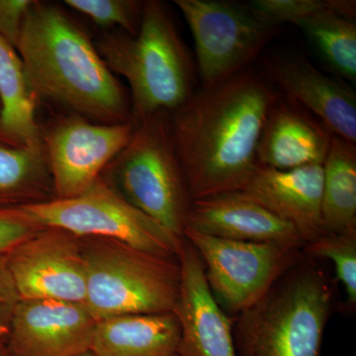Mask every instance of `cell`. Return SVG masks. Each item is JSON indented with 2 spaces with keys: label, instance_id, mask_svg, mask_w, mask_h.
I'll return each mask as SVG.
<instances>
[{
  "label": "cell",
  "instance_id": "obj_1",
  "mask_svg": "<svg viewBox=\"0 0 356 356\" xmlns=\"http://www.w3.org/2000/svg\"><path fill=\"white\" fill-rule=\"evenodd\" d=\"M280 99L273 86L245 69L201 86L170 113L173 142L192 200L242 191L261 166L257 145Z\"/></svg>",
  "mask_w": 356,
  "mask_h": 356
},
{
  "label": "cell",
  "instance_id": "obj_2",
  "mask_svg": "<svg viewBox=\"0 0 356 356\" xmlns=\"http://www.w3.org/2000/svg\"><path fill=\"white\" fill-rule=\"evenodd\" d=\"M16 51L37 102L53 103L95 123L131 122L127 89L62 6L35 0Z\"/></svg>",
  "mask_w": 356,
  "mask_h": 356
},
{
  "label": "cell",
  "instance_id": "obj_3",
  "mask_svg": "<svg viewBox=\"0 0 356 356\" xmlns=\"http://www.w3.org/2000/svg\"><path fill=\"white\" fill-rule=\"evenodd\" d=\"M102 60L129 84L131 122L159 113H172L195 91L194 65L168 7L145 1L135 36L115 30L95 42Z\"/></svg>",
  "mask_w": 356,
  "mask_h": 356
},
{
  "label": "cell",
  "instance_id": "obj_4",
  "mask_svg": "<svg viewBox=\"0 0 356 356\" xmlns=\"http://www.w3.org/2000/svg\"><path fill=\"white\" fill-rule=\"evenodd\" d=\"M334 302L329 276L302 254L259 301L236 316V356H322Z\"/></svg>",
  "mask_w": 356,
  "mask_h": 356
},
{
  "label": "cell",
  "instance_id": "obj_5",
  "mask_svg": "<svg viewBox=\"0 0 356 356\" xmlns=\"http://www.w3.org/2000/svg\"><path fill=\"white\" fill-rule=\"evenodd\" d=\"M81 243L84 306L97 322L119 316L175 313L181 277L177 259L111 238L86 236Z\"/></svg>",
  "mask_w": 356,
  "mask_h": 356
},
{
  "label": "cell",
  "instance_id": "obj_6",
  "mask_svg": "<svg viewBox=\"0 0 356 356\" xmlns=\"http://www.w3.org/2000/svg\"><path fill=\"white\" fill-rule=\"evenodd\" d=\"M100 177L177 240H184L192 199L173 142L170 112L138 123Z\"/></svg>",
  "mask_w": 356,
  "mask_h": 356
},
{
  "label": "cell",
  "instance_id": "obj_7",
  "mask_svg": "<svg viewBox=\"0 0 356 356\" xmlns=\"http://www.w3.org/2000/svg\"><path fill=\"white\" fill-rule=\"evenodd\" d=\"M38 228H57L79 236H97L127 243L159 257L177 259L184 240H177L102 177L76 197L16 207Z\"/></svg>",
  "mask_w": 356,
  "mask_h": 356
},
{
  "label": "cell",
  "instance_id": "obj_8",
  "mask_svg": "<svg viewBox=\"0 0 356 356\" xmlns=\"http://www.w3.org/2000/svg\"><path fill=\"white\" fill-rule=\"evenodd\" d=\"M195 44L203 86L226 81L254 60L280 32L257 17L248 4L220 0H175Z\"/></svg>",
  "mask_w": 356,
  "mask_h": 356
},
{
  "label": "cell",
  "instance_id": "obj_9",
  "mask_svg": "<svg viewBox=\"0 0 356 356\" xmlns=\"http://www.w3.org/2000/svg\"><path fill=\"white\" fill-rule=\"evenodd\" d=\"M184 238L200 257L219 305L236 316L259 301L302 255L299 248L226 240L189 228Z\"/></svg>",
  "mask_w": 356,
  "mask_h": 356
},
{
  "label": "cell",
  "instance_id": "obj_10",
  "mask_svg": "<svg viewBox=\"0 0 356 356\" xmlns=\"http://www.w3.org/2000/svg\"><path fill=\"white\" fill-rule=\"evenodd\" d=\"M135 125L95 123L79 115L57 117L41 125L42 147L55 199L88 191L132 138Z\"/></svg>",
  "mask_w": 356,
  "mask_h": 356
},
{
  "label": "cell",
  "instance_id": "obj_11",
  "mask_svg": "<svg viewBox=\"0 0 356 356\" xmlns=\"http://www.w3.org/2000/svg\"><path fill=\"white\" fill-rule=\"evenodd\" d=\"M6 262L20 299L84 304L86 266L79 236L40 229L10 250Z\"/></svg>",
  "mask_w": 356,
  "mask_h": 356
},
{
  "label": "cell",
  "instance_id": "obj_12",
  "mask_svg": "<svg viewBox=\"0 0 356 356\" xmlns=\"http://www.w3.org/2000/svg\"><path fill=\"white\" fill-rule=\"evenodd\" d=\"M84 304L20 299L6 346L13 356H76L91 350L97 327Z\"/></svg>",
  "mask_w": 356,
  "mask_h": 356
},
{
  "label": "cell",
  "instance_id": "obj_13",
  "mask_svg": "<svg viewBox=\"0 0 356 356\" xmlns=\"http://www.w3.org/2000/svg\"><path fill=\"white\" fill-rule=\"evenodd\" d=\"M177 259L181 277L175 314L180 356H236L234 320L215 299L200 257L184 238Z\"/></svg>",
  "mask_w": 356,
  "mask_h": 356
},
{
  "label": "cell",
  "instance_id": "obj_14",
  "mask_svg": "<svg viewBox=\"0 0 356 356\" xmlns=\"http://www.w3.org/2000/svg\"><path fill=\"white\" fill-rule=\"evenodd\" d=\"M267 79L292 104L304 107L337 137L356 143V96L346 84L325 76L306 58L270 55L264 60Z\"/></svg>",
  "mask_w": 356,
  "mask_h": 356
},
{
  "label": "cell",
  "instance_id": "obj_15",
  "mask_svg": "<svg viewBox=\"0 0 356 356\" xmlns=\"http://www.w3.org/2000/svg\"><path fill=\"white\" fill-rule=\"evenodd\" d=\"M185 228L226 240L304 247L290 222L242 191L192 200Z\"/></svg>",
  "mask_w": 356,
  "mask_h": 356
},
{
  "label": "cell",
  "instance_id": "obj_16",
  "mask_svg": "<svg viewBox=\"0 0 356 356\" xmlns=\"http://www.w3.org/2000/svg\"><path fill=\"white\" fill-rule=\"evenodd\" d=\"M324 168H259L243 193L294 227L304 245L324 234L322 196Z\"/></svg>",
  "mask_w": 356,
  "mask_h": 356
},
{
  "label": "cell",
  "instance_id": "obj_17",
  "mask_svg": "<svg viewBox=\"0 0 356 356\" xmlns=\"http://www.w3.org/2000/svg\"><path fill=\"white\" fill-rule=\"evenodd\" d=\"M334 136L304 110L278 99L264 122L257 161L261 168L280 170L323 165Z\"/></svg>",
  "mask_w": 356,
  "mask_h": 356
},
{
  "label": "cell",
  "instance_id": "obj_18",
  "mask_svg": "<svg viewBox=\"0 0 356 356\" xmlns=\"http://www.w3.org/2000/svg\"><path fill=\"white\" fill-rule=\"evenodd\" d=\"M95 356H180V327L175 313L119 316L99 321Z\"/></svg>",
  "mask_w": 356,
  "mask_h": 356
},
{
  "label": "cell",
  "instance_id": "obj_19",
  "mask_svg": "<svg viewBox=\"0 0 356 356\" xmlns=\"http://www.w3.org/2000/svg\"><path fill=\"white\" fill-rule=\"evenodd\" d=\"M0 102L9 145L43 152L38 102L33 95L17 51L0 37Z\"/></svg>",
  "mask_w": 356,
  "mask_h": 356
},
{
  "label": "cell",
  "instance_id": "obj_20",
  "mask_svg": "<svg viewBox=\"0 0 356 356\" xmlns=\"http://www.w3.org/2000/svg\"><path fill=\"white\" fill-rule=\"evenodd\" d=\"M324 233L356 231V146L334 136L324 165Z\"/></svg>",
  "mask_w": 356,
  "mask_h": 356
},
{
  "label": "cell",
  "instance_id": "obj_21",
  "mask_svg": "<svg viewBox=\"0 0 356 356\" xmlns=\"http://www.w3.org/2000/svg\"><path fill=\"white\" fill-rule=\"evenodd\" d=\"M55 199L44 153L0 144V209Z\"/></svg>",
  "mask_w": 356,
  "mask_h": 356
},
{
  "label": "cell",
  "instance_id": "obj_22",
  "mask_svg": "<svg viewBox=\"0 0 356 356\" xmlns=\"http://www.w3.org/2000/svg\"><path fill=\"white\" fill-rule=\"evenodd\" d=\"M315 44L332 70L348 81H356V24L332 13L322 11L298 25Z\"/></svg>",
  "mask_w": 356,
  "mask_h": 356
},
{
  "label": "cell",
  "instance_id": "obj_23",
  "mask_svg": "<svg viewBox=\"0 0 356 356\" xmlns=\"http://www.w3.org/2000/svg\"><path fill=\"white\" fill-rule=\"evenodd\" d=\"M302 254L310 259H327L334 266L337 281L346 292V308H356V231L324 233L307 243Z\"/></svg>",
  "mask_w": 356,
  "mask_h": 356
},
{
  "label": "cell",
  "instance_id": "obj_24",
  "mask_svg": "<svg viewBox=\"0 0 356 356\" xmlns=\"http://www.w3.org/2000/svg\"><path fill=\"white\" fill-rule=\"evenodd\" d=\"M145 1L137 0H65V6L96 25L135 36L139 31Z\"/></svg>",
  "mask_w": 356,
  "mask_h": 356
},
{
  "label": "cell",
  "instance_id": "obj_25",
  "mask_svg": "<svg viewBox=\"0 0 356 356\" xmlns=\"http://www.w3.org/2000/svg\"><path fill=\"white\" fill-rule=\"evenodd\" d=\"M255 15L267 24L299 25L322 11H332L331 0H254L248 4Z\"/></svg>",
  "mask_w": 356,
  "mask_h": 356
},
{
  "label": "cell",
  "instance_id": "obj_26",
  "mask_svg": "<svg viewBox=\"0 0 356 356\" xmlns=\"http://www.w3.org/2000/svg\"><path fill=\"white\" fill-rule=\"evenodd\" d=\"M34 2L35 0H0V37L15 49Z\"/></svg>",
  "mask_w": 356,
  "mask_h": 356
},
{
  "label": "cell",
  "instance_id": "obj_27",
  "mask_svg": "<svg viewBox=\"0 0 356 356\" xmlns=\"http://www.w3.org/2000/svg\"><path fill=\"white\" fill-rule=\"evenodd\" d=\"M41 228L20 216L15 208L0 209V254H7Z\"/></svg>",
  "mask_w": 356,
  "mask_h": 356
},
{
  "label": "cell",
  "instance_id": "obj_28",
  "mask_svg": "<svg viewBox=\"0 0 356 356\" xmlns=\"http://www.w3.org/2000/svg\"><path fill=\"white\" fill-rule=\"evenodd\" d=\"M19 300L7 267L6 254H0V343H6L14 310Z\"/></svg>",
  "mask_w": 356,
  "mask_h": 356
},
{
  "label": "cell",
  "instance_id": "obj_29",
  "mask_svg": "<svg viewBox=\"0 0 356 356\" xmlns=\"http://www.w3.org/2000/svg\"><path fill=\"white\" fill-rule=\"evenodd\" d=\"M0 144L9 145L8 140H7L6 132H4L3 120H2V105L0 102ZM11 146V145H10Z\"/></svg>",
  "mask_w": 356,
  "mask_h": 356
},
{
  "label": "cell",
  "instance_id": "obj_30",
  "mask_svg": "<svg viewBox=\"0 0 356 356\" xmlns=\"http://www.w3.org/2000/svg\"><path fill=\"white\" fill-rule=\"evenodd\" d=\"M0 356H13L6 343H0Z\"/></svg>",
  "mask_w": 356,
  "mask_h": 356
},
{
  "label": "cell",
  "instance_id": "obj_31",
  "mask_svg": "<svg viewBox=\"0 0 356 356\" xmlns=\"http://www.w3.org/2000/svg\"><path fill=\"white\" fill-rule=\"evenodd\" d=\"M76 356H95V355H93V353H91V351H88V353H83V355H79Z\"/></svg>",
  "mask_w": 356,
  "mask_h": 356
}]
</instances>
